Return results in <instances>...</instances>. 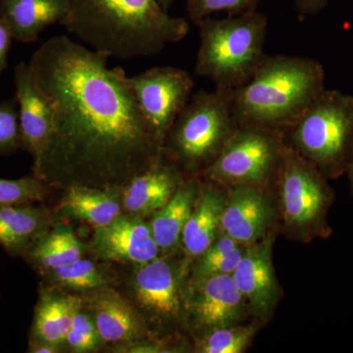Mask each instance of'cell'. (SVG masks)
<instances>
[{
  "label": "cell",
  "mask_w": 353,
  "mask_h": 353,
  "mask_svg": "<svg viewBox=\"0 0 353 353\" xmlns=\"http://www.w3.org/2000/svg\"><path fill=\"white\" fill-rule=\"evenodd\" d=\"M105 55L57 36L32 53L29 66L50 99L52 129L32 175L51 189L75 185L120 194L163 157L128 76Z\"/></svg>",
  "instance_id": "cell-1"
},
{
  "label": "cell",
  "mask_w": 353,
  "mask_h": 353,
  "mask_svg": "<svg viewBox=\"0 0 353 353\" xmlns=\"http://www.w3.org/2000/svg\"><path fill=\"white\" fill-rule=\"evenodd\" d=\"M60 25L92 50L124 60L157 55L190 30L158 0H68Z\"/></svg>",
  "instance_id": "cell-2"
},
{
  "label": "cell",
  "mask_w": 353,
  "mask_h": 353,
  "mask_svg": "<svg viewBox=\"0 0 353 353\" xmlns=\"http://www.w3.org/2000/svg\"><path fill=\"white\" fill-rule=\"evenodd\" d=\"M324 71L310 58L265 55L254 73L231 92L238 125L285 132L324 92Z\"/></svg>",
  "instance_id": "cell-3"
},
{
  "label": "cell",
  "mask_w": 353,
  "mask_h": 353,
  "mask_svg": "<svg viewBox=\"0 0 353 353\" xmlns=\"http://www.w3.org/2000/svg\"><path fill=\"white\" fill-rule=\"evenodd\" d=\"M197 27V75L209 79L219 90L232 92L241 87L265 57L268 18L255 9L226 19L206 18Z\"/></svg>",
  "instance_id": "cell-4"
},
{
  "label": "cell",
  "mask_w": 353,
  "mask_h": 353,
  "mask_svg": "<svg viewBox=\"0 0 353 353\" xmlns=\"http://www.w3.org/2000/svg\"><path fill=\"white\" fill-rule=\"evenodd\" d=\"M236 126L231 92L199 90L169 130L164 155L183 172L201 174L219 155Z\"/></svg>",
  "instance_id": "cell-5"
},
{
  "label": "cell",
  "mask_w": 353,
  "mask_h": 353,
  "mask_svg": "<svg viewBox=\"0 0 353 353\" xmlns=\"http://www.w3.org/2000/svg\"><path fill=\"white\" fill-rule=\"evenodd\" d=\"M285 134L287 145L318 170L338 173L353 139V97L324 90Z\"/></svg>",
  "instance_id": "cell-6"
},
{
  "label": "cell",
  "mask_w": 353,
  "mask_h": 353,
  "mask_svg": "<svg viewBox=\"0 0 353 353\" xmlns=\"http://www.w3.org/2000/svg\"><path fill=\"white\" fill-rule=\"evenodd\" d=\"M285 132L238 125L226 145L199 175L218 187L265 188L277 176L285 148Z\"/></svg>",
  "instance_id": "cell-7"
},
{
  "label": "cell",
  "mask_w": 353,
  "mask_h": 353,
  "mask_svg": "<svg viewBox=\"0 0 353 353\" xmlns=\"http://www.w3.org/2000/svg\"><path fill=\"white\" fill-rule=\"evenodd\" d=\"M276 178L285 227L304 238L325 233L331 194L321 172L285 143Z\"/></svg>",
  "instance_id": "cell-8"
},
{
  "label": "cell",
  "mask_w": 353,
  "mask_h": 353,
  "mask_svg": "<svg viewBox=\"0 0 353 353\" xmlns=\"http://www.w3.org/2000/svg\"><path fill=\"white\" fill-rule=\"evenodd\" d=\"M187 269L168 257L137 265L131 278L132 301L148 324L172 328L185 320Z\"/></svg>",
  "instance_id": "cell-9"
},
{
  "label": "cell",
  "mask_w": 353,
  "mask_h": 353,
  "mask_svg": "<svg viewBox=\"0 0 353 353\" xmlns=\"http://www.w3.org/2000/svg\"><path fill=\"white\" fill-rule=\"evenodd\" d=\"M128 83L146 125L163 148L169 130L192 97L194 79L185 70L161 66L128 77Z\"/></svg>",
  "instance_id": "cell-10"
},
{
  "label": "cell",
  "mask_w": 353,
  "mask_h": 353,
  "mask_svg": "<svg viewBox=\"0 0 353 353\" xmlns=\"http://www.w3.org/2000/svg\"><path fill=\"white\" fill-rule=\"evenodd\" d=\"M250 308L229 274L192 278L185 287V320L202 334L240 324Z\"/></svg>",
  "instance_id": "cell-11"
},
{
  "label": "cell",
  "mask_w": 353,
  "mask_h": 353,
  "mask_svg": "<svg viewBox=\"0 0 353 353\" xmlns=\"http://www.w3.org/2000/svg\"><path fill=\"white\" fill-rule=\"evenodd\" d=\"M81 296L103 345L121 350L148 338L150 328L139 309L110 285Z\"/></svg>",
  "instance_id": "cell-12"
},
{
  "label": "cell",
  "mask_w": 353,
  "mask_h": 353,
  "mask_svg": "<svg viewBox=\"0 0 353 353\" xmlns=\"http://www.w3.org/2000/svg\"><path fill=\"white\" fill-rule=\"evenodd\" d=\"M97 259L114 263H148L161 252L145 218L123 213L106 226L94 228L90 246Z\"/></svg>",
  "instance_id": "cell-13"
},
{
  "label": "cell",
  "mask_w": 353,
  "mask_h": 353,
  "mask_svg": "<svg viewBox=\"0 0 353 353\" xmlns=\"http://www.w3.org/2000/svg\"><path fill=\"white\" fill-rule=\"evenodd\" d=\"M275 238L274 231H269L259 241L246 245L232 274L234 284L248 303L250 312L260 318L270 314L280 297L272 259Z\"/></svg>",
  "instance_id": "cell-14"
},
{
  "label": "cell",
  "mask_w": 353,
  "mask_h": 353,
  "mask_svg": "<svg viewBox=\"0 0 353 353\" xmlns=\"http://www.w3.org/2000/svg\"><path fill=\"white\" fill-rule=\"evenodd\" d=\"M274 219L273 204L264 188L236 185L226 194L220 233L240 245H252L268 233Z\"/></svg>",
  "instance_id": "cell-15"
},
{
  "label": "cell",
  "mask_w": 353,
  "mask_h": 353,
  "mask_svg": "<svg viewBox=\"0 0 353 353\" xmlns=\"http://www.w3.org/2000/svg\"><path fill=\"white\" fill-rule=\"evenodd\" d=\"M23 150L39 157L50 138L53 123L50 99L44 94L29 64L21 62L14 71Z\"/></svg>",
  "instance_id": "cell-16"
},
{
  "label": "cell",
  "mask_w": 353,
  "mask_h": 353,
  "mask_svg": "<svg viewBox=\"0 0 353 353\" xmlns=\"http://www.w3.org/2000/svg\"><path fill=\"white\" fill-rule=\"evenodd\" d=\"M183 181V172L163 153L159 161L121 192L123 213L150 217L170 201Z\"/></svg>",
  "instance_id": "cell-17"
},
{
  "label": "cell",
  "mask_w": 353,
  "mask_h": 353,
  "mask_svg": "<svg viewBox=\"0 0 353 353\" xmlns=\"http://www.w3.org/2000/svg\"><path fill=\"white\" fill-rule=\"evenodd\" d=\"M82 303L81 294L43 285L34 307L29 340L46 341L66 350L67 334Z\"/></svg>",
  "instance_id": "cell-18"
},
{
  "label": "cell",
  "mask_w": 353,
  "mask_h": 353,
  "mask_svg": "<svg viewBox=\"0 0 353 353\" xmlns=\"http://www.w3.org/2000/svg\"><path fill=\"white\" fill-rule=\"evenodd\" d=\"M226 194L214 183H201V192L196 205L183 228L182 245L185 260L183 266L189 268L208 250L221 231V217Z\"/></svg>",
  "instance_id": "cell-19"
},
{
  "label": "cell",
  "mask_w": 353,
  "mask_h": 353,
  "mask_svg": "<svg viewBox=\"0 0 353 353\" xmlns=\"http://www.w3.org/2000/svg\"><path fill=\"white\" fill-rule=\"evenodd\" d=\"M68 0H0V19L13 39L34 43L46 28L61 22Z\"/></svg>",
  "instance_id": "cell-20"
},
{
  "label": "cell",
  "mask_w": 353,
  "mask_h": 353,
  "mask_svg": "<svg viewBox=\"0 0 353 353\" xmlns=\"http://www.w3.org/2000/svg\"><path fill=\"white\" fill-rule=\"evenodd\" d=\"M199 192L201 182L197 179H185L170 201L150 216L148 222L161 253L174 252L182 243L183 228L194 210Z\"/></svg>",
  "instance_id": "cell-21"
},
{
  "label": "cell",
  "mask_w": 353,
  "mask_h": 353,
  "mask_svg": "<svg viewBox=\"0 0 353 353\" xmlns=\"http://www.w3.org/2000/svg\"><path fill=\"white\" fill-rule=\"evenodd\" d=\"M52 223V214L46 206L29 203L0 208V246L12 256H22Z\"/></svg>",
  "instance_id": "cell-22"
},
{
  "label": "cell",
  "mask_w": 353,
  "mask_h": 353,
  "mask_svg": "<svg viewBox=\"0 0 353 353\" xmlns=\"http://www.w3.org/2000/svg\"><path fill=\"white\" fill-rule=\"evenodd\" d=\"M85 245L69 227L51 226L32 241L22 257L41 275L85 257Z\"/></svg>",
  "instance_id": "cell-23"
},
{
  "label": "cell",
  "mask_w": 353,
  "mask_h": 353,
  "mask_svg": "<svg viewBox=\"0 0 353 353\" xmlns=\"http://www.w3.org/2000/svg\"><path fill=\"white\" fill-rule=\"evenodd\" d=\"M58 212L71 219L99 228L110 224L123 214L120 194L97 188L75 187L64 190Z\"/></svg>",
  "instance_id": "cell-24"
},
{
  "label": "cell",
  "mask_w": 353,
  "mask_h": 353,
  "mask_svg": "<svg viewBox=\"0 0 353 353\" xmlns=\"http://www.w3.org/2000/svg\"><path fill=\"white\" fill-rule=\"evenodd\" d=\"M41 276L46 285L79 294L108 287L112 282L108 269L85 257Z\"/></svg>",
  "instance_id": "cell-25"
},
{
  "label": "cell",
  "mask_w": 353,
  "mask_h": 353,
  "mask_svg": "<svg viewBox=\"0 0 353 353\" xmlns=\"http://www.w3.org/2000/svg\"><path fill=\"white\" fill-rule=\"evenodd\" d=\"M255 333L256 328L253 325L236 324L211 330L197 341V352L241 353L250 347Z\"/></svg>",
  "instance_id": "cell-26"
},
{
  "label": "cell",
  "mask_w": 353,
  "mask_h": 353,
  "mask_svg": "<svg viewBox=\"0 0 353 353\" xmlns=\"http://www.w3.org/2000/svg\"><path fill=\"white\" fill-rule=\"evenodd\" d=\"M50 190L52 189L32 174L16 180L0 178V208L43 201Z\"/></svg>",
  "instance_id": "cell-27"
},
{
  "label": "cell",
  "mask_w": 353,
  "mask_h": 353,
  "mask_svg": "<svg viewBox=\"0 0 353 353\" xmlns=\"http://www.w3.org/2000/svg\"><path fill=\"white\" fill-rule=\"evenodd\" d=\"M102 345L94 319L83 303L74 317L65 347L74 353H88L97 352Z\"/></svg>",
  "instance_id": "cell-28"
},
{
  "label": "cell",
  "mask_w": 353,
  "mask_h": 353,
  "mask_svg": "<svg viewBox=\"0 0 353 353\" xmlns=\"http://www.w3.org/2000/svg\"><path fill=\"white\" fill-rule=\"evenodd\" d=\"M259 0H187V12L194 25H199L212 14L227 12L230 15L255 10Z\"/></svg>",
  "instance_id": "cell-29"
},
{
  "label": "cell",
  "mask_w": 353,
  "mask_h": 353,
  "mask_svg": "<svg viewBox=\"0 0 353 353\" xmlns=\"http://www.w3.org/2000/svg\"><path fill=\"white\" fill-rule=\"evenodd\" d=\"M21 148L19 114L14 97L0 103V155L12 154Z\"/></svg>",
  "instance_id": "cell-30"
},
{
  "label": "cell",
  "mask_w": 353,
  "mask_h": 353,
  "mask_svg": "<svg viewBox=\"0 0 353 353\" xmlns=\"http://www.w3.org/2000/svg\"><path fill=\"white\" fill-rule=\"evenodd\" d=\"M246 245H241L233 252L221 257V259L211 260V261H194L192 264V278L205 277L210 275H223L229 274L232 275L236 270L239 262L243 256Z\"/></svg>",
  "instance_id": "cell-31"
},
{
  "label": "cell",
  "mask_w": 353,
  "mask_h": 353,
  "mask_svg": "<svg viewBox=\"0 0 353 353\" xmlns=\"http://www.w3.org/2000/svg\"><path fill=\"white\" fill-rule=\"evenodd\" d=\"M13 38L7 26L0 19V76L7 67L9 48Z\"/></svg>",
  "instance_id": "cell-32"
},
{
  "label": "cell",
  "mask_w": 353,
  "mask_h": 353,
  "mask_svg": "<svg viewBox=\"0 0 353 353\" xmlns=\"http://www.w3.org/2000/svg\"><path fill=\"white\" fill-rule=\"evenodd\" d=\"M297 10L301 16L314 15L326 6L328 0H297Z\"/></svg>",
  "instance_id": "cell-33"
},
{
  "label": "cell",
  "mask_w": 353,
  "mask_h": 353,
  "mask_svg": "<svg viewBox=\"0 0 353 353\" xmlns=\"http://www.w3.org/2000/svg\"><path fill=\"white\" fill-rule=\"evenodd\" d=\"M63 350L57 345H51L43 341L29 340L28 352L31 353H58L62 352Z\"/></svg>",
  "instance_id": "cell-34"
},
{
  "label": "cell",
  "mask_w": 353,
  "mask_h": 353,
  "mask_svg": "<svg viewBox=\"0 0 353 353\" xmlns=\"http://www.w3.org/2000/svg\"><path fill=\"white\" fill-rule=\"evenodd\" d=\"M174 0H158L160 6L163 7L165 10L168 11L169 7L171 6V4L173 3Z\"/></svg>",
  "instance_id": "cell-35"
},
{
  "label": "cell",
  "mask_w": 353,
  "mask_h": 353,
  "mask_svg": "<svg viewBox=\"0 0 353 353\" xmlns=\"http://www.w3.org/2000/svg\"><path fill=\"white\" fill-rule=\"evenodd\" d=\"M350 175H352V183H353V164L350 166Z\"/></svg>",
  "instance_id": "cell-36"
}]
</instances>
